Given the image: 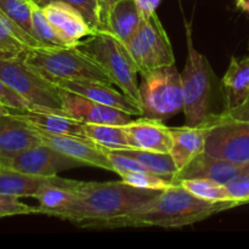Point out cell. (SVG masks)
<instances>
[{"instance_id": "1", "label": "cell", "mask_w": 249, "mask_h": 249, "mask_svg": "<svg viewBox=\"0 0 249 249\" xmlns=\"http://www.w3.org/2000/svg\"><path fill=\"white\" fill-rule=\"evenodd\" d=\"M235 202H208L198 198L181 186L179 182L170 185L150 203L141 208L111 219L100 221L89 229L157 228L179 229L199 223L220 212L233 208Z\"/></svg>"}, {"instance_id": "2", "label": "cell", "mask_w": 249, "mask_h": 249, "mask_svg": "<svg viewBox=\"0 0 249 249\" xmlns=\"http://www.w3.org/2000/svg\"><path fill=\"white\" fill-rule=\"evenodd\" d=\"M77 197L62 220L71 221L79 228L89 229L100 221L111 220L125 215L155 199L160 191L134 187L122 181L84 182L77 186Z\"/></svg>"}, {"instance_id": "3", "label": "cell", "mask_w": 249, "mask_h": 249, "mask_svg": "<svg viewBox=\"0 0 249 249\" xmlns=\"http://www.w3.org/2000/svg\"><path fill=\"white\" fill-rule=\"evenodd\" d=\"M184 22L187 44L186 62L181 73L185 123L189 126H199L206 124L213 114L211 100L214 73L206 56L195 48L191 23Z\"/></svg>"}, {"instance_id": "4", "label": "cell", "mask_w": 249, "mask_h": 249, "mask_svg": "<svg viewBox=\"0 0 249 249\" xmlns=\"http://www.w3.org/2000/svg\"><path fill=\"white\" fill-rule=\"evenodd\" d=\"M75 46L94 58L108 74L113 84L139 105L140 83H138V74L140 73L125 44L113 34L100 31L90 34L87 40H80Z\"/></svg>"}, {"instance_id": "5", "label": "cell", "mask_w": 249, "mask_h": 249, "mask_svg": "<svg viewBox=\"0 0 249 249\" xmlns=\"http://www.w3.org/2000/svg\"><path fill=\"white\" fill-rule=\"evenodd\" d=\"M23 57L45 78L96 80L113 84L104 68L77 46L32 48L23 53Z\"/></svg>"}, {"instance_id": "6", "label": "cell", "mask_w": 249, "mask_h": 249, "mask_svg": "<svg viewBox=\"0 0 249 249\" xmlns=\"http://www.w3.org/2000/svg\"><path fill=\"white\" fill-rule=\"evenodd\" d=\"M139 90L145 118L164 122L184 111L181 73L175 65L141 73Z\"/></svg>"}, {"instance_id": "7", "label": "cell", "mask_w": 249, "mask_h": 249, "mask_svg": "<svg viewBox=\"0 0 249 249\" xmlns=\"http://www.w3.org/2000/svg\"><path fill=\"white\" fill-rule=\"evenodd\" d=\"M0 79L26 97L32 109L63 112L58 88L27 63L23 55L0 60Z\"/></svg>"}, {"instance_id": "8", "label": "cell", "mask_w": 249, "mask_h": 249, "mask_svg": "<svg viewBox=\"0 0 249 249\" xmlns=\"http://www.w3.org/2000/svg\"><path fill=\"white\" fill-rule=\"evenodd\" d=\"M139 73L175 65V56L168 34L157 14L147 17L138 33L126 44Z\"/></svg>"}, {"instance_id": "9", "label": "cell", "mask_w": 249, "mask_h": 249, "mask_svg": "<svg viewBox=\"0 0 249 249\" xmlns=\"http://www.w3.org/2000/svg\"><path fill=\"white\" fill-rule=\"evenodd\" d=\"M206 124L207 155L236 164H248L249 122L223 118L213 113Z\"/></svg>"}, {"instance_id": "10", "label": "cell", "mask_w": 249, "mask_h": 249, "mask_svg": "<svg viewBox=\"0 0 249 249\" xmlns=\"http://www.w3.org/2000/svg\"><path fill=\"white\" fill-rule=\"evenodd\" d=\"M0 165L27 174L56 177L58 173L82 167L83 164L55 148L41 143L15 155L0 157Z\"/></svg>"}, {"instance_id": "11", "label": "cell", "mask_w": 249, "mask_h": 249, "mask_svg": "<svg viewBox=\"0 0 249 249\" xmlns=\"http://www.w3.org/2000/svg\"><path fill=\"white\" fill-rule=\"evenodd\" d=\"M38 134L43 143L78 160L83 165L97 167L108 170V172H113L111 160L102 146L94 142L90 139L85 138V136L48 134L40 130H38Z\"/></svg>"}, {"instance_id": "12", "label": "cell", "mask_w": 249, "mask_h": 249, "mask_svg": "<svg viewBox=\"0 0 249 249\" xmlns=\"http://www.w3.org/2000/svg\"><path fill=\"white\" fill-rule=\"evenodd\" d=\"M58 92L62 101L63 112L68 117L77 119L82 123L125 125L126 123L133 121L131 114L125 113L121 109L99 104L62 88H58Z\"/></svg>"}, {"instance_id": "13", "label": "cell", "mask_w": 249, "mask_h": 249, "mask_svg": "<svg viewBox=\"0 0 249 249\" xmlns=\"http://www.w3.org/2000/svg\"><path fill=\"white\" fill-rule=\"evenodd\" d=\"M46 79L50 80L56 87L79 94L95 102L121 109L131 116H142L140 106L133 99L126 96L123 92L121 94L114 90L112 85L106 83L96 82V80L60 79V78H46Z\"/></svg>"}, {"instance_id": "14", "label": "cell", "mask_w": 249, "mask_h": 249, "mask_svg": "<svg viewBox=\"0 0 249 249\" xmlns=\"http://www.w3.org/2000/svg\"><path fill=\"white\" fill-rule=\"evenodd\" d=\"M41 7L48 21L67 46H75L83 38L92 34L84 17L71 5L63 1H50Z\"/></svg>"}, {"instance_id": "15", "label": "cell", "mask_w": 249, "mask_h": 249, "mask_svg": "<svg viewBox=\"0 0 249 249\" xmlns=\"http://www.w3.org/2000/svg\"><path fill=\"white\" fill-rule=\"evenodd\" d=\"M249 168L248 164H236L225 160L212 157L206 152L195 158L184 169L178 172L175 182L182 179H208L226 185Z\"/></svg>"}, {"instance_id": "16", "label": "cell", "mask_w": 249, "mask_h": 249, "mask_svg": "<svg viewBox=\"0 0 249 249\" xmlns=\"http://www.w3.org/2000/svg\"><path fill=\"white\" fill-rule=\"evenodd\" d=\"M38 130L12 112L0 116V157L41 145Z\"/></svg>"}, {"instance_id": "17", "label": "cell", "mask_w": 249, "mask_h": 249, "mask_svg": "<svg viewBox=\"0 0 249 249\" xmlns=\"http://www.w3.org/2000/svg\"><path fill=\"white\" fill-rule=\"evenodd\" d=\"M123 128L131 148L169 153L172 143L170 128L164 125L163 122L143 117L129 122Z\"/></svg>"}, {"instance_id": "18", "label": "cell", "mask_w": 249, "mask_h": 249, "mask_svg": "<svg viewBox=\"0 0 249 249\" xmlns=\"http://www.w3.org/2000/svg\"><path fill=\"white\" fill-rule=\"evenodd\" d=\"M207 131L208 125L203 124L199 126H179L170 128L169 153L178 168V172L184 169L187 164L206 150Z\"/></svg>"}, {"instance_id": "19", "label": "cell", "mask_w": 249, "mask_h": 249, "mask_svg": "<svg viewBox=\"0 0 249 249\" xmlns=\"http://www.w3.org/2000/svg\"><path fill=\"white\" fill-rule=\"evenodd\" d=\"M10 112L24 119L34 128L44 133L85 136L84 125L82 122L71 118L65 112L48 111V109H27V111Z\"/></svg>"}, {"instance_id": "20", "label": "cell", "mask_w": 249, "mask_h": 249, "mask_svg": "<svg viewBox=\"0 0 249 249\" xmlns=\"http://www.w3.org/2000/svg\"><path fill=\"white\" fill-rule=\"evenodd\" d=\"M145 17L136 0H119L109 11L106 29L123 44H128L142 26Z\"/></svg>"}, {"instance_id": "21", "label": "cell", "mask_w": 249, "mask_h": 249, "mask_svg": "<svg viewBox=\"0 0 249 249\" xmlns=\"http://www.w3.org/2000/svg\"><path fill=\"white\" fill-rule=\"evenodd\" d=\"M78 184L79 181L62 178L58 182L45 185L34 197L39 202L36 214H45L60 219L77 197L75 189Z\"/></svg>"}, {"instance_id": "22", "label": "cell", "mask_w": 249, "mask_h": 249, "mask_svg": "<svg viewBox=\"0 0 249 249\" xmlns=\"http://www.w3.org/2000/svg\"><path fill=\"white\" fill-rule=\"evenodd\" d=\"M225 100V109L241 106L249 97V56H232L228 71L221 82Z\"/></svg>"}, {"instance_id": "23", "label": "cell", "mask_w": 249, "mask_h": 249, "mask_svg": "<svg viewBox=\"0 0 249 249\" xmlns=\"http://www.w3.org/2000/svg\"><path fill=\"white\" fill-rule=\"evenodd\" d=\"M62 178L40 177L17 172L0 165V194L15 197H36L45 185L58 182Z\"/></svg>"}, {"instance_id": "24", "label": "cell", "mask_w": 249, "mask_h": 249, "mask_svg": "<svg viewBox=\"0 0 249 249\" xmlns=\"http://www.w3.org/2000/svg\"><path fill=\"white\" fill-rule=\"evenodd\" d=\"M121 155L128 156L138 160L143 168L152 174L158 175L163 179L175 184V177L178 174V168L173 160L170 153L155 152V151L139 150V148H119L114 150Z\"/></svg>"}, {"instance_id": "25", "label": "cell", "mask_w": 249, "mask_h": 249, "mask_svg": "<svg viewBox=\"0 0 249 249\" xmlns=\"http://www.w3.org/2000/svg\"><path fill=\"white\" fill-rule=\"evenodd\" d=\"M83 125L85 136L104 147L111 150L130 147L123 125L96 123H83Z\"/></svg>"}, {"instance_id": "26", "label": "cell", "mask_w": 249, "mask_h": 249, "mask_svg": "<svg viewBox=\"0 0 249 249\" xmlns=\"http://www.w3.org/2000/svg\"><path fill=\"white\" fill-rule=\"evenodd\" d=\"M33 5L34 2L32 0H0V14L4 15L7 19H10L27 34L36 38L33 33V21H32Z\"/></svg>"}, {"instance_id": "27", "label": "cell", "mask_w": 249, "mask_h": 249, "mask_svg": "<svg viewBox=\"0 0 249 249\" xmlns=\"http://www.w3.org/2000/svg\"><path fill=\"white\" fill-rule=\"evenodd\" d=\"M178 182L192 195L204 201L233 202L225 185H221L216 181L208 179H182Z\"/></svg>"}, {"instance_id": "28", "label": "cell", "mask_w": 249, "mask_h": 249, "mask_svg": "<svg viewBox=\"0 0 249 249\" xmlns=\"http://www.w3.org/2000/svg\"><path fill=\"white\" fill-rule=\"evenodd\" d=\"M32 21H33L34 36L41 44V48H65L67 46L63 43L62 39L57 36L50 22L48 21L43 11V7L36 2L33 5Z\"/></svg>"}, {"instance_id": "29", "label": "cell", "mask_w": 249, "mask_h": 249, "mask_svg": "<svg viewBox=\"0 0 249 249\" xmlns=\"http://www.w3.org/2000/svg\"><path fill=\"white\" fill-rule=\"evenodd\" d=\"M119 177L125 184L139 187V189L163 191V190L168 189L170 185H173L168 180L148 172H124L119 174Z\"/></svg>"}, {"instance_id": "30", "label": "cell", "mask_w": 249, "mask_h": 249, "mask_svg": "<svg viewBox=\"0 0 249 249\" xmlns=\"http://www.w3.org/2000/svg\"><path fill=\"white\" fill-rule=\"evenodd\" d=\"M28 50L26 45L12 33L4 19L0 17V60L18 57Z\"/></svg>"}, {"instance_id": "31", "label": "cell", "mask_w": 249, "mask_h": 249, "mask_svg": "<svg viewBox=\"0 0 249 249\" xmlns=\"http://www.w3.org/2000/svg\"><path fill=\"white\" fill-rule=\"evenodd\" d=\"M50 1H63L71 5L84 17L92 33L100 31V12L97 0H44L40 6Z\"/></svg>"}, {"instance_id": "32", "label": "cell", "mask_w": 249, "mask_h": 249, "mask_svg": "<svg viewBox=\"0 0 249 249\" xmlns=\"http://www.w3.org/2000/svg\"><path fill=\"white\" fill-rule=\"evenodd\" d=\"M0 106L6 107L10 111L32 109V105L28 100L2 79H0Z\"/></svg>"}, {"instance_id": "33", "label": "cell", "mask_w": 249, "mask_h": 249, "mask_svg": "<svg viewBox=\"0 0 249 249\" xmlns=\"http://www.w3.org/2000/svg\"><path fill=\"white\" fill-rule=\"evenodd\" d=\"M36 214V207L22 203L18 197L0 194V218Z\"/></svg>"}, {"instance_id": "34", "label": "cell", "mask_w": 249, "mask_h": 249, "mask_svg": "<svg viewBox=\"0 0 249 249\" xmlns=\"http://www.w3.org/2000/svg\"><path fill=\"white\" fill-rule=\"evenodd\" d=\"M231 199L238 206L249 203V168L225 185Z\"/></svg>"}, {"instance_id": "35", "label": "cell", "mask_w": 249, "mask_h": 249, "mask_svg": "<svg viewBox=\"0 0 249 249\" xmlns=\"http://www.w3.org/2000/svg\"><path fill=\"white\" fill-rule=\"evenodd\" d=\"M219 116L223 117V118L249 122V97L241 105V106L232 109H228V111H223L221 113H219Z\"/></svg>"}, {"instance_id": "36", "label": "cell", "mask_w": 249, "mask_h": 249, "mask_svg": "<svg viewBox=\"0 0 249 249\" xmlns=\"http://www.w3.org/2000/svg\"><path fill=\"white\" fill-rule=\"evenodd\" d=\"M118 1L119 0H97V2H99V12H100V31L104 32L105 29H106L109 11H111L112 7L114 6V4Z\"/></svg>"}, {"instance_id": "37", "label": "cell", "mask_w": 249, "mask_h": 249, "mask_svg": "<svg viewBox=\"0 0 249 249\" xmlns=\"http://www.w3.org/2000/svg\"><path fill=\"white\" fill-rule=\"evenodd\" d=\"M136 1H138L141 12H142L145 18L152 16L160 4V0H136Z\"/></svg>"}, {"instance_id": "38", "label": "cell", "mask_w": 249, "mask_h": 249, "mask_svg": "<svg viewBox=\"0 0 249 249\" xmlns=\"http://www.w3.org/2000/svg\"><path fill=\"white\" fill-rule=\"evenodd\" d=\"M235 6L249 16V0H233Z\"/></svg>"}, {"instance_id": "39", "label": "cell", "mask_w": 249, "mask_h": 249, "mask_svg": "<svg viewBox=\"0 0 249 249\" xmlns=\"http://www.w3.org/2000/svg\"><path fill=\"white\" fill-rule=\"evenodd\" d=\"M7 113H10V109L4 106H0V116H2V114H7Z\"/></svg>"}, {"instance_id": "40", "label": "cell", "mask_w": 249, "mask_h": 249, "mask_svg": "<svg viewBox=\"0 0 249 249\" xmlns=\"http://www.w3.org/2000/svg\"><path fill=\"white\" fill-rule=\"evenodd\" d=\"M32 1H33V2H36V4H38V5H40L41 2L44 1V0H32Z\"/></svg>"}]
</instances>
